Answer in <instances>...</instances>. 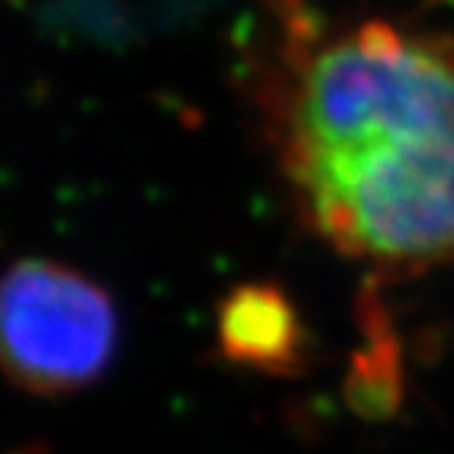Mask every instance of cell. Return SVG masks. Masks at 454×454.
Here are the masks:
<instances>
[{"mask_svg":"<svg viewBox=\"0 0 454 454\" xmlns=\"http://www.w3.org/2000/svg\"><path fill=\"white\" fill-rule=\"evenodd\" d=\"M0 329L9 372L36 392H69L96 380L118 340L110 296L52 261H22L6 274Z\"/></svg>","mask_w":454,"mask_h":454,"instance_id":"2","label":"cell"},{"mask_svg":"<svg viewBox=\"0 0 454 454\" xmlns=\"http://www.w3.org/2000/svg\"><path fill=\"white\" fill-rule=\"evenodd\" d=\"M219 340L231 359L266 370H287L301 345L287 299L266 285H247L222 304Z\"/></svg>","mask_w":454,"mask_h":454,"instance_id":"3","label":"cell"},{"mask_svg":"<svg viewBox=\"0 0 454 454\" xmlns=\"http://www.w3.org/2000/svg\"><path fill=\"white\" fill-rule=\"evenodd\" d=\"M287 165L315 224L383 266L454 257V52L383 25L299 80Z\"/></svg>","mask_w":454,"mask_h":454,"instance_id":"1","label":"cell"}]
</instances>
